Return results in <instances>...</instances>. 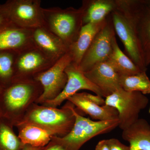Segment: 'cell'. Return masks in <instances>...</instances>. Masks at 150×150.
<instances>
[{
	"mask_svg": "<svg viewBox=\"0 0 150 150\" xmlns=\"http://www.w3.org/2000/svg\"><path fill=\"white\" fill-rule=\"evenodd\" d=\"M32 30L18 26L10 21L0 27V51L19 52L34 46Z\"/></svg>",
	"mask_w": 150,
	"mask_h": 150,
	"instance_id": "4fadbf2b",
	"label": "cell"
},
{
	"mask_svg": "<svg viewBox=\"0 0 150 150\" xmlns=\"http://www.w3.org/2000/svg\"><path fill=\"white\" fill-rule=\"evenodd\" d=\"M115 36L110 14L105 25L97 34L83 57L79 69L84 73L96 65L107 61L112 50V42Z\"/></svg>",
	"mask_w": 150,
	"mask_h": 150,
	"instance_id": "ba28073f",
	"label": "cell"
},
{
	"mask_svg": "<svg viewBox=\"0 0 150 150\" xmlns=\"http://www.w3.org/2000/svg\"><path fill=\"white\" fill-rule=\"evenodd\" d=\"M107 61L120 76L136 74L143 71L121 51L115 36L112 40V51Z\"/></svg>",
	"mask_w": 150,
	"mask_h": 150,
	"instance_id": "44dd1931",
	"label": "cell"
},
{
	"mask_svg": "<svg viewBox=\"0 0 150 150\" xmlns=\"http://www.w3.org/2000/svg\"><path fill=\"white\" fill-rule=\"evenodd\" d=\"M122 137L129 143L130 150H150V125L144 118L123 130Z\"/></svg>",
	"mask_w": 150,
	"mask_h": 150,
	"instance_id": "d6986e66",
	"label": "cell"
},
{
	"mask_svg": "<svg viewBox=\"0 0 150 150\" xmlns=\"http://www.w3.org/2000/svg\"><path fill=\"white\" fill-rule=\"evenodd\" d=\"M40 150H66L64 146L61 144L55 138L53 137L51 142L45 146L40 148Z\"/></svg>",
	"mask_w": 150,
	"mask_h": 150,
	"instance_id": "484cf974",
	"label": "cell"
},
{
	"mask_svg": "<svg viewBox=\"0 0 150 150\" xmlns=\"http://www.w3.org/2000/svg\"><path fill=\"white\" fill-rule=\"evenodd\" d=\"M135 34L143 63L150 65V0H116Z\"/></svg>",
	"mask_w": 150,
	"mask_h": 150,
	"instance_id": "3957f363",
	"label": "cell"
},
{
	"mask_svg": "<svg viewBox=\"0 0 150 150\" xmlns=\"http://www.w3.org/2000/svg\"><path fill=\"white\" fill-rule=\"evenodd\" d=\"M110 150H130V146L122 144L118 139H107Z\"/></svg>",
	"mask_w": 150,
	"mask_h": 150,
	"instance_id": "d4e9b609",
	"label": "cell"
},
{
	"mask_svg": "<svg viewBox=\"0 0 150 150\" xmlns=\"http://www.w3.org/2000/svg\"><path fill=\"white\" fill-rule=\"evenodd\" d=\"M146 71H142L136 74L120 76L121 88L127 91H137L143 94H150V80Z\"/></svg>",
	"mask_w": 150,
	"mask_h": 150,
	"instance_id": "603a6c76",
	"label": "cell"
},
{
	"mask_svg": "<svg viewBox=\"0 0 150 150\" xmlns=\"http://www.w3.org/2000/svg\"><path fill=\"white\" fill-rule=\"evenodd\" d=\"M1 116V114H0V116Z\"/></svg>",
	"mask_w": 150,
	"mask_h": 150,
	"instance_id": "4dcf8cb0",
	"label": "cell"
},
{
	"mask_svg": "<svg viewBox=\"0 0 150 150\" xmlns=\"http://www.w3.org/2000/svg\"><path fill=\"white\" fill-rule=\"evenodd\" d=\"M3 87L2 86H1V85H0V93L1 92V91L2 90Z\"/></svg>",
	"mask_w": 150,
	"mask_h": 150,
	"instance_id": "f546056e",
	"label": "cell"
},
{
	"mask_svg": "<svg viewBox=\"0 0 150 150\" xmlns=\"http://www.w3.org/2000/svg\"><path fill=\"white\" fill-rule=\"evenodd\" d=\"M68 80L64 88L57 97L42 104L48 107L57 108L67 100L69 98L81 90H87L93 92L97 95L104 97L102 91L95 85L86 76L84 73L72 63L65 70Z\"/></svg>",
	"mask_w": 150,
	"mask_h": 150,
	"instance_id": "8fae6325",
	"label": "cell"
},
{
	"mask_svg": "<svg viewBox=\"0 0 150 150\" xmlns=\"http://www.w3.org/2000/svg\"><path fill=\"white\" fill-rule=\"evenodd\" d=\"M55 63L34 46L25 49L17 56L13 82L35 80Z\"/></svg>",
	"mask_w": 150,
	"mask_h": 150,
	"instance_id": "9c48e42d",
	"label": "cell"
},
{
	"mask_svg": "<svg viewBox=\"0 0 150 150\" xmlns=\"http://www.w3.org/2000/svg\"><path fill=\"white\" fill-rule=\"evenodd\" d=\"M95 150H110L107 140L100 141L96 147Z\"/></svg>",
	"mask_w": 150,
	"mask_h": 150,
	"instance_id": "83f0119b",
	"label": "cell"
},
{
	"mask_svg": "<svg viewBox=\"0 0 150 150\" xmlns=\"http://www.w3.org/2000/svg\"><path fill=\"white\" fill-rule=\"evenodd\" d=\"M18 52L0 51V85L3 88L13 82L14 67Z\"/></svg>",
	"mask_w": 150,
	"mask_h": 150,
	"instance_id": "cb8c5ba5",
	"label": "cell"
},
{
	"mask_svg": "<svg viewBox=\"0 0 150 150\" xmlns=\"http://www.w3.org/2000/svg\"><path fill=\"white\" fill-rule=\"evenodd\" d=\"M43 92L37 81L13 82L0 93V114L15 126Z\"/></svg>",
	"mask_w": 150,
	"mask_h": 150,
	"instance_id": "6da1fadb",
	"label": "cell"
},
{
	"mask_svg": "<svg viewBox=\"0 0 150 150\" xmlns=\"http://www.w3.org/2000/svg\"><path fill=\"white\" fill-rule=\"evenodd\" d=\"M74 107L68 100L61 108L33 103L15 127L22 123H30L47 129L58 137H64L74 124Z\"/></svg>",
	"mask_w": 150,
	"mask_h": 150,
	"instance_id": "7a4b0ae2",
	"label": "cell"
},
{
	"mask_svg": "<svg viewBox=\"0 0 150 150\" xmlns=\"http://www.w3.org/2000/svg\"><path fill=\"white\" fill-rule=\"evenodd\" d=\"M84 74L102 91L105 98L121 88L120 75L107 61L98 64Z\"/></svg>",
	"mask_w": 150,
	"mask_h": 150,
	"instance_id": "9a60e30c",
	"label": "cell"
},
{
	"mask_svg": "<svg viewBox=\"0 0 150 150\" xmlns=\"http://www.w3.org/2000/svg\"><path fill=\"white\" fill-rule=\"evenodd\" d=\"M43 26L59 37L68 47L77 39L83 26L81 8H43Z\"/></svg>",
	"mask_w": 150,
	"mask_h": 150,
	"instance_id": "277c9868",
	"label": "cell"
},
{
	"mask_svg": "<svg viewBox=\"0 0 150 150\" xmlns=\"http://www.w3.org/2000/svg\"><path fill=\"white\" fill-rule=\"evenodd\" d=\"M74 124L69 133L64 137L55 138L66 150H79L93 137L109 133L119 126L118 119L110 121H93L81 115V112L74 108Z\"/></svg>",
	"mask_w": 150,
	"mask_h": 150,
	"instance_id": "5b68a950",
	"label": "cell"
},
{
	"mask_svg": "<svg viewBox=\"0 0 150 150\" xmlns=\"http://www.w3.org/2000/svg\"><path fill=\"white\" fill-rule=\"evenodd\" d=\"M16 127L18 130V137L23 145L43 147L56 136L47 129L30 123H22Z\"/></svg>",
	"mask_w": 150,
	"mask_h": 150,
	"instance_id": "ffe728a7",
	"label": "cell"
},
{
	"mask_svg": "<svg viewBox=\"0 0 150 150\" xmlns=\"http://www.w3.org/2000/svg\"><path fill=\"white\" fill-rule=\"evenodd\" d=\"M67 100L71 103L79 111L87 114L96 121L118 119V112L115 108L105 105H98L90 99L88 93H77Z\"/></svg>",
	"mask_w": 150,
	"mask_h": 150,
	"instance_id": "2e32d148",
	"label": "cell"
},
{
	"mask_svg": "<svg viewBox=\"0 0 150 150\" xmlns=\"http://www.w3.org/2000/svg\"><path fill=\"white\" fill-rule=\"evenodd\" d=\"M13 123L0 116V150H21L23 144L13 130Z\"/></svg>",
	"mask_w": 150,
	"mask_h": 150,
	"instance_id": "7402d4cb",
	"label": "cell"
},
{
	"mask_svg": "<svg viewBox=\"0 0 150 150\" xmlns=\"http://www.w3.org/2000/svg\"><path fill=\"white\" fill-rule=\"evenodd\" d=\"M40 147H35L28 145H25L21 150H40Z\"/></svg>",
	"mask_w": 150,
	"mask_h": 150,
	"instance_id": "f1b7e54d",
	"label": "cell"
},
{
	"mask_svg": "<svg viewBox=\"0 0 150 150\" xmlns=\"http://www.w3.org/2000/svg\"><path fill=\"white\" fill-rule=\"evenodd\" d=\"M110 16L115 33L123 43L128 56L141 70L146 71L136 36L129 22L117 8L110 14Z\"/></svg>",
	"mask_w": 150,
	"mask_h": 150,
	"instance_id": "7c38bea8",
	"label": "cell"
},
{
	"mask_svg": "<svg viewBox=\"0 0 150 150\" xmlns=\"http://www.w3.org/2000/svg\"><path fill=\"white\" fill-rule=\"evenodd\" d=\"M9 21L5 4H0V27Z\"/></svg>",
	"mask_w": 150,
	"mask_h": 150,
	"instance_id": "4316f807",
	"label": "cell"
},
{
	"mask_svg": "<svg viewBox=\"0 0 150 150\" xmlns=\"http://www.w3.org/2000/svg\"><path fill=\"white\" fill-rule=\"evenodd\" d=\"M106 22L107 18L103 21L88 23L82 26L77 39L69 47V52L72 58V63L76 67H79L94 38Z\"/></svg>",
	"mask_w": 150,
	"mask_h": 150,
	"instance_id": "e0dca14e",
	"label": "cell"
},
{
	"mask_svg": "<svg viewBox=\"0 0 150 150\" xmlns=\"http://www.w3.org/2000/svg\"><path fill=\"white\" fill-rule=\"evenodd\" d=\"M82 11L83 26L103 21L117 8L116 0H84Z\"/></svg>",
	"mask_w": 150,
	"mask_h": 150,
	"instance_id": "ac0fdd59",
	"label": "cell"
},
{
	"mask_svg": "<svg viewBox=\"0 0 150 150\" xmlns=\"http://www.w3.org/2000/svg\"><path fill=\"white\" fill-rule=\"evenodd\" d=\"M72 62V58L68 52L48 69L37 76L35 80L42 86L43 92L35 103L43 104L54 99L61 93L68 80L65 70Z\"/></svg>",
	"mask_w": 150,
	"mask_h": 150,
	"instance_id": "52a82bcc",
	"label": "cell"
},
{
	"mask_svg": "<svg viewBox=\"0 0 150 150\" xmlns=\"http://www.w3.org/2000/svg\"><path fill=\"white\" fill-rule=\"evenodd\" d=\"M40 0H8L5 4L10 21L19 27L33 30L43 26Z\"/></svg>",
	"mask_w": 150,
	"mask_h": 150,
	"instance_id": "30bf717a",
	"label": "cell"
},
{
	"mask_svg": "<svg viewBox=\"0 0 150 150\" xmlns=\"http://www.w3.org/2000/svg\"><path fill=\"white\" fill-rule=\"evenodd\" d=\"M105 105L117 110L118 127L124 130L139 119L142 110L147 106L149 98L142 93L127 91L120 88L105 98Z\"/></svg>",
	"mask_w": 150,
	"mask_h": 150,
	"instance_id": "8992f818",
	"label": "cell"
},
{
	"mask_svg": "<svg viewBox=\"0 0 150 150\" xmlns=\"http://www.w3.org/2000/svg\"><path fill=\"white\" fill-rule=\"evenodd\" d=\"M32 37L35 48L54 62L69 52V48L64 43L44 26L32 30Z\"/></svg>",
	"mask_w": 150,
	"mask_h": 150,
	"instance_id": "5bb4252c",
	"label": "cell"
}]
</instances>
